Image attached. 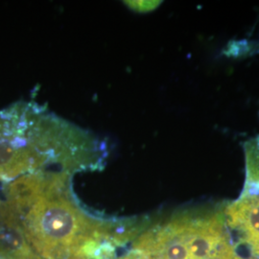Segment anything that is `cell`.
Returning <instances> with one entry per match:
<instances>
[{
  "label": "cell",
  "instance_id": "obj_1",
  "mask_svg": "<svg viewBox=\"0 0 259 259\" xmlns=\"http://www.w3.org/2000/svg\"><path fill=\"white\" fill-rule=\"evenodd\" d=\"M71 173L40 170L4 189L7 227L34 259H114L138 234L140 221L101 219L84 210L71 189Z\"/></svg>",
  "mask_w": 259,
  "mask_h": 259
},
{
  "label": "cell",
  "instance_id": "obj_2",
  "mask_svg": "<svg viewBox=\"0 0 259 259\" xmlns=\"http://www.w3.org/2000/svg\"><path fill=\"white\" fill-rule=\"evenodd\" d=\"M105 143L37 103L0 111V183L40 170L69 173L103 165Z\"/></svg>",
  "mask_w": 259,
  "mask_h": 259
},
{
  "label": "cell",
  "instance_id": "obj_3",
  "mask_svg": "<svg viewBox=\"0 0 259 259\" xmlns=\"http://www.w3.org/2000/svg\"><path fill=\"white\" fill-rule=\"evenodd\" d=\"M224 206L199 204L144 220L120 259H245L226 222Z\"/></svg>",
  "mask_w": 259,
  "mask_h": 259
},
{
  "label": "cell",
  "instance_id": "obj_4",
  "mask_svg": "<svg viewBox=\"0 0 259 259\" xmlns=\"http://www.w3.org/2000/svg\"><path fill=\"white\" fill-rule=\"evenodd\" d=\"M245 183L239 197L224 206L226 222L240 249L259 259V136L244 143Z\"/></svg>",
  "mask_w": 259,
  "mask_h": 259
},
{
  "label": "cell",
  "instance_id": "obj_5",
  "mask_svg": "<svg viewBox=\"0 0 259 259\" xmlns=\"http://www.w3.org/2000/svg\"><path fill=\"white\" fill-rule=\"evenodd\" d=\"M128 3V2H127ZM128 5L133 9L138 10L139 12H147L150 10L155 9L158 5V2H151V1H135L130 2Z\"/></svg>",
  "mask_w": 259,
  "mask_h": 259
},
{
  "label": "cell",
  "instance_id": "obj_6",
  "mask_svg": "<svg viewBox=\"0 0 259 259\" xmlns=\"http://www.w3.org/2000/svg\"><path fill=\"white\" fill-rule=\"evenodd\" d=\"M248 259H255V258H251V257H250V258H248Z\"/></svg>",
  "mask_w": 259,
  "mask_h": 259
}]
</instances>
